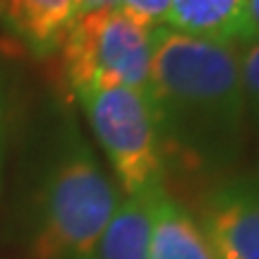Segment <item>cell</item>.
Returning <instances> with one entry per match:
<instances>
[{"mask_svg":"<svg viewBox=\"0 0 259 259\" xmlns=\"http://www.w3.org/2000/svg\"><path fill=\"white\" fill-rule=\"evenodd\" d=\"M115 206L118 190L77 125L65 122L34 197L27 257L99 259V245Z\"/></svg>","mask_w":259,"mask_h":259,"instance_id":"cell-2","label":"cell"},{"mask_svg":"<svg viewBox=\"0 0 259 259\" xmlns=\"http://www.w3.org/2000/svg\"><path fill=\"white\" fill-rule=\"evenodd\" d=\"M240 79L247 115L259 125V41L247 46L245 56L240 58Z\"/></svg>","mask_w":259,"mask_h":259,"instance_id":"cell-10","label":"cell"},{"mask_svg":"<svg viewBox=\"0 0 259 259\" xmlns=\"http://www.w3.org/2000/svg\"><path fill=\"white\" fill-rule=\"evenodd\" d=\"M77 0H0V27L36 56L56 51L74 22Z\"/></svg>","mask_w":259,"mask_h":259,"instance_id":"cell-6","label":"cell"},{"mask_svg":"<svg viewBox=\"0 0 259 259\" xmlns=\"http://www.w3.org/2000/svg\"><path fill=\"white\" fill-rule=\"evenodd\" d=\"M259 41V0H245L242 5V24H240V44L252 46Z\"/></svg>","mask_w":259,"mask_h":259,"instance_id":"cell-12","label":"cell"},{"mask_svg":"<svg viewBox=\"0 0 259 259\" xmlns=\"http://www.w3.org/2000/svg\"><path fill=\"white\" fill-rule=\"evenodd\" d=\"M245 0H170L168 29L216 44H240Z\"/></svg>","mask_w":259,"mask_h":259,"instance_id":"cell-9","label":"cell"},{"mask_svg":"<svg viewBox=\"0 0 259 259\" xmlns=\"http://www.w3.org/2000/svg\"><path fill=\"white\" fill-rule=\"evenodd\" d=\"M158 185L118 202L99 245V259H149L151 242V209Z\"/></svg>","mask_w":259,"mask_h":259,"instance_id":"cell-8","label":"cell"},{"mask_svg":"<svg viewBox=\"0 0 259 259\" xmlns=\"http://www.w3.org/2000/svg\"><path fill=\"white\" fill-rule=\"evenodd\" d=\"M5 118H8V87L0 70V176H3V142H5Z\"/></svg>","mask_w":259,"mask_h":259,"instance_id":"cell-13","label":"cell"},{"mask_svg":"<svg viewBox=\"0 0 259 259\" xmlns=\"http://www.w3.org/2000/svg\"><path fill=\"white\" fill-rule=\"evenodd\" d=\"M125 197L161 183L163 144L147 92L113 87L77 94Z\"/></svg>","mask_w":259,"mask_h":259,"instance_id":"cell-4","label":"cell"},{"mask_svg":"<svg viewBox=\"0 0 259 259\" xmlns=\"http://www.w3.org/2000/svg\"><path fill=\"white\" fill-rule=\"evenodd\" d=\"M202 231L213 259H259V170L213 187L204 204Z\"/></svg>","mask_w":259,"mask_h":259,"instance_id":"cell-5","label":"cell"},{"mask_svg":"<svg viewBox=\"0 0 259 259\" xmlns=\"http://www.w3.org/2000/svg\"><path fill=\"white\" fill-rule=\"evenodd\" d=\"M149 259H213L202 226L158 185L151 209Z\"/></svg>","mask_w":259,"mask_h":259,"instance_id":"cell-7","label":"cell"},{"mask_svg":"<svg viewBox=\"0 0 259 259\" xmlns=\"http://www.w3.org/2000/svg\"><path fill=\"white\" fill-rule=\"evenodd\" d=\"M118 8V0H77L74 3V17L87 15V12H99V10Z\"/></svg>","mask_w":259,"mask_h":259,"instance_id":"cell-14","label":"cell"},{"mask_svg":"<svg viewBox=\"0 0 259 259\" xmlns=\"http://www.w3.org/2000/svg\"><path fill=\"white\" fill-rule=\"evenodd\" d=\"M149 99L161 144L194 168L228 163L242 144L247 106L235 46L154 27Z\"/></svg>","mask_w":259,"mask_h":259,"instance_id":"cell-1","label":"cell"},{"mask_svg":"<svg viewBox=\"0 0 259 259\" xmlns=\"http://www.w3.org/2000/svg\"><path fill=\"white\" fill-rule=\"evenodd\" d=\"M168 8H170V0H118L120 12L149 29L158 27V22L166 19Z\"/></svg>","mask_w":259,"mask_h":259,"instance_id":"cell-11","label":"cell"},{"mask_svg":"<svg viewBox=\"0 0 259 259\" xmlns=\"http://www.w3.org/2000/svg\"><path fill=\"white\" fill-rule=\"evenodd\" d=\"M151 31L118 8L74 17L58 46L70 87L77 94L113 87L147 92L154 51Z\"/></svg>","mask_w":259,"mask_h":259,"instance_id":"cell-3","label":"cell"}]
</instances>
